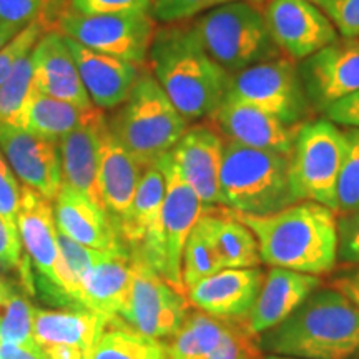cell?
Returning <instances> with one entry per match:
<instances>
[{"instance_id":"484cf974","label":"cell","mask_w":359,"mask_h":359,"mask_svg":"<svg viewBox=\"0 0 359 359\" xmlns=\"http://www.w3.org/2000/svg\"><path fill=\"white\" fill-rule=\"evenodd\" d=\"M165 200V178L158 165L145 168L128 213L116 223L128 250L145 253L155 245Z\"/></svg>"},{"instance_id":"f1b7e54d","label":"cell","mask_w":359,"mask_h":359,"mask_svg":"<svg viewBox=\"0 0 359 359\" xmlns=\"http://www.w3.org/2000/svg\"><path fill=\"white\" fill-rule=\"evenodd\" d=\"M198 223L213 245L223 269L258 268L263 264L253 231L226 208L223 212H212L206 208Z\"/></svg>"},{"instance_id":"816d5d0a","label":"cell","mask_w":359,"mask_h":359,"mask_svg":"<svg viewBox=\"0 0 359 359\" xmlns=\"http://www.w3.org/2000/svg\"><path fill=\"white\" fill-rule=\"evenodd\" d=\"M263 359H302V358H293V356H281V354H268Z\"/></svg>"},{"instance_id":"74e56055","label":"cell","mask_w":359,"mask_h":359,"mask_svg":"<svg viewBox=\"0 0 359 359\" xmlns=\"http://www.w3.org/2000/svg\"><path fill=\"white\" fill-rule=\"evenodd\" d=\"M223 4V0H154L150 13L155 22L180 24Z\"/></svg>"},{"instance_id":"9c48e42d","label":"cell","mask_w":359,"mask_h":359,"mask_svg":"<svg viewBox=\"0 0 359 359\" xmlns=\"http://www.w3.org/2000/svg\"><path fill=\"white\" fill-rule=\"evenodd\" d=\"M17 228L27 257L40 275L37 278L40 290L53 302L74 304L75 309H80L77 288L58 245V228L52 201L32 188L22 185Z\"/></svg>"},{"instance_id":"f546056e","label":"cell","mask_w":359,"mask_h":359,"mask_svg":"<svg viewBox=\"0 0 359 359\" xmlns=\"http://www.w3.org/2000/svg\"><path fill=\"white\" fill-rule=\"evenodd\" d=\"M92 359H170V354L161 339L138 333L122 318H111L93 346Z\"/></svg>"},{"instance_id":"5b68a950","label":"cell","mask_w":359,"mask_h":359,"mask_svg":"<svg viewBox=\"0 0 359 359\" xmlns=\"http://www.w3.org/2000/svg\"><path fill=\"white\" fill-rule=\"evenodd\" d=\"M187 128L188 122L150 72H142L128 98L109 122L110 133L143 168L156 165L170 154Z\"/></svg>"},{"instance_id":"8d00e7d4","label":"cell","mask_w":359,"mask_h":359,"mask_svg":"<svg viewBox=\"0 0 359 359\" xmlns=\"http://www.w3.org/2000/svg\"><path fill=\"white\" fill-rule=\"evenodd\" d=\"M47 32L42 20H35L22 29L19 34L0 50V85H2L15 69L22 58L29 55L34 50L39 39Z\"/></svg>"},{"instance_id":"cb8c5ba5","label":"cell","mask_w":359,"mask_h":359,"mask_svg":"<svg viewBox=\"0 0 359 359\" xmlns=\"http://www.w3.org/2000/svg\"><path fill=\"white\" fill-rule=\"evenodd\" d=\"M132 283L130 251L114 253L85 273L79 286V306L111 320L120 318Z\"/></svg>"},{"instance_id":"ab89813d","label":"cell","mask_w":359,"mask_h":359,"mask_svg":"<svg viewBox=\"0 0 359 359\" xmlns=\"http://www.w3.org/2000/svg\"><path fill=\"white\" fill-rule=\"evenodd\" d=\"M43 0H0V24L22 30L42 19Z\"/></svg>"},{"instance_id":"3957f363","label":"cell","mask_w":359,"mask_h":359,"mask_svg":"<svg viewBox=\"0 0 359 359\" xmlns=\"http://www.w3.org/2000/svg\"><path fill=\"white\" fill-rule=\"evenodd\" d=\"M268 354L302 359H358L359 308L333 288H320L285 321L258 338Z\"/></svg>"},{"instance_id":"6da1fadb","label":"cell","mask_w":359,"mask_h":359,"mask_svg":"<svg viewBox=\"0 0 359 359\" xmlns=\"http://www.w3.org/2000/svg\"><path fill=\"white\" fill-rule=\"evenodd\" d=\"M233 215L253 231L268 266L323 276L338 263L339 217L325 205L303 200L276 213Z\"/></svg>"},{"instance_id":"8fae6325","label":"cell","mask_w":359,"mask_h":359,"mask_svg":"<svg viewBox=\"0 0 359 359\" xmlns=\"http://www.w3.org/2000/svg\"><path fill=\"white\" fill-rule=\"evenodd\" d=\"M52 30L90 50L143 67L148 60L156 24L150 12L85 15L69 8L58 17Z\"/></svg>"},{"instance_id":"60d3db41","label":"cell","mask_w":359,"mask_h":359,"mask_svg":"<svg viewBox=\"0 0 359 359\" xmlns=\"http://www.w3.org/2000/svg\"><path fill=\"white\" fill-rule=\"evenodd\" d=\"M154 0H70V11L85 15L97 13L150 12Z\"/></svg>"},{"instance_id":"e575fe53","label":"cell","mask_w":359,"mask_h":359,"mask_svg":"<svg viewBox=\"0 0 359 359\" xmlns=\"http://www.w3.org/2000/svg\"><path fill=\"white\" fill-rule=\"evenodd\" d=\"M348 154L338 182V217L359 210V130L348 128Z\"/></svg>"},{"instance_id":"d6a6232c","label":"cell","mask_w":359,"mask_h":359,"mask_svg":"<svg viewBox=\"0 0 359 359\" xmlns=\"http://www.w3.org/2000/svg\"><path fill=\"white\" fill-rule=\"evenodd\" d=\"M223 266L215 253L213 245L210 243L208 236L200 223L195 224L190 236H188L185 250H183L182 263V280L183 286L188 291L196 283L205 278L222 271Z\"/></svg>"},{"instance_id":"44dd1931","label":"cell","mask_w":359,"mask_h":359,"mask_svg":"<svg viewBox=\"0 0 359 359\" xmlns=\"http://www.w3.org/2000/svg\"><path fill=\"white\" fill-rule=\"evenodd\" d=\"M320 288L321 276L285 268H269L268 273H264L257 302L243 325L251 334L259 338L291 316Z\"/></svg>"},{"instance_id":"4dcf8cb0","label":"cell","mask_w":359,"mask_h":359,"mask_svg":"<svg viewBox=\"0 0 359 359\" xmlns=\"http://www.w3.org/2000/svg\"><path fill=\"white\" fill-rule=\"evenodd\" d=\"M226 321L201 311L187 314L167 344L170 359H210L224 333Z\"/></svg>"},{"instance_id":"277c9868","label":"cell","mask_w":359,"mask_h":359,"mask_svg":"<svg viewBox=\"0 0 359 359\" xmlns=\"http://www.w3.org/2000/svg\"><path fill=\"white\" fill-rule=\"evenodd\" d=\"M296 203L290 155L224 140L219 205L240 215H269Z\"/></svg>"},{"instance_id":"c3c4849f","label":"cell","mask_w":359,"mask_h":359,"mask_svg":"<svg viewBox=\"0 0 359 359\" xmlns=\"http://www.w3.org/2000/svg\"><path fill=\"white\" fill-rule=\"evenodd\" d=\"M43 349L48 359H85V356H88L80 348L69 346V344H55V346H47Z\"/></svg>"},{"instance_id":"83f0119b","label":"cell","mask_w":359,"mask_h":359,"mask_svg":"<svg viewBox=\"0 0 359 359\" xmlns=\"http://www.w3.org/2000/svg\"><path fill=\"white\" fill-rule=\"evenodd\" d=\"M92 109H80L74 103L43 95L30 85L29 95L12 125L42 140L58 143L83 122Z\"/></svg>"},{"instance_id":"d4e9b609","label":"cell","mask_w":359,"mask_h":359,"mask_svg":"<svg viewBox=\"0 0 359 359\" xmlns=\"http://www.w3.org/2000/svg\"><path fill=\"white\" fill-rule=\"evenodd\" d=\"M143 172L145 168L107 130L100 148L98 193L103 208L116 223L128 213Z\"/></svg>"},{"instance_id":"b9f144b4","label":"cell","mask_w":359,"mask_h":359,"mask_svg":"<svg viewBox=\"0 0 359 359\" xmlns=\"http://www.w3.org/2000/svg\"><path fill=\"white\" fill-rule=\"evenodd\" d=\"M339 37H359V0H333L323 8Z\"/></svg>"},{"instance_id":"d590c367","label":"cell","mask_w":359,"mask_h":359,"mask_svg":"<svg viewBox=\"0 0 359 359\" xmlns=\"http://www.w3.org/2000/svg\"><path fill=\"white\" fill-rule=\"evenodd\" d=\"M58 245H60L62 257H64L67 269H69L72 280L75 283V288H77V304H79L80 280H82L85 273H87L92 266H95L97 263H100L102 259L110 257V255L123 253V251H98V250L88 248V246H83L77 243V241L70 240L69 236H65L64 233L60 231H58Z\"/></svg>"},{"instance_id":"836d02e7","label":"cell","mask_w":359,"mask_h":359,"mask_svg":"<svg viewBox=\"0 0 359 359\" xmlns=\"http://www.w3.org/2000/svg\"><path fill=\"white\" fill-rule=\"evenodd\" d=\"M32 85V60L30 53L22 58L8 79L0 85V125H12L24 105Z\"/></svg>"},{"instance_id":"603a6c76","label":"cell","mask_w":359,"mask_h":359,"mask_svg":"<svg viewBox=\"0 0 359 359\" xmlns=\"http://www.w3.org/2000/svg\"><path fill=\"white\" fill-rule=\"evenodd\" d=\"M65 39L93 107L114 110L122 105L140 79L142 67L93 52L75 40Z\"/></svg>"},{"instance_id":"ee69618b","label":"cell","mask_w":359,"mask_h":359,"mask_svg":"<svg viewBox=\"0 0 359 359\" xmlns=\"http://www.w3.org/2000/svg\"><path fill=\"white\" fill-rule=\"evenodd\" d=\"M321 115L323 118L330 120L338 127L341 125V127L359 130V90L327 107Z\"/></svg>"},{"instance_id":"8992f818","label":"cell","mask_w":359,"mask_h":359,"mask_svg":"<svg viewBox=\"0 0 359 359\" xmlns=\"http://www.w3.org/2000/svg\"><path fill=\"white\" fill-rule=\"evenodd\" d=\"M258 4L230 0L201 13L191 24L205 50L230 75L281 55Z\"/></svg>"},{"instance_id":"7dc6e473","label":"cell","mask_w":359,"mask_h":359,"mask_svg":"<svg viewBox=\"0 0 359 359\" xmlns=\"http://www.w3.org/2000/svg\"><path fill=\"white\" fill-rule=\"evenodd\" d=\"M70 8V0H43V11H42V24L45 29L52 30L58 17Z\"/></svg>"},{"instance_id":"681fc988","label":"cell","mask_w":359,"mask_h":359,"mask_svg":"<svg viewBox=\"0 0 359 359\" xmlns=\"http://www.w3.org/2000/svg\"><path fill=\"white\" fill-rule=\"evenodd\" d=\"M20 30L13 29L11 25H6V24H0V50H2L6 45L11 42V40L15 37L17 34H19Z\"/></svg>"},{"instance_id":"30bf717a","label":"cell","mask_w":359,"mask_h":359,"mask_svg":"<svg viewBox=\"0 0 359 359\" xmlns=\"http://www.w3.org/2000/svg\"><path fill=\"white\" fill-rule=\"evenodd\" d=\"M226 98L268 111L290 127L309 122L314 111L304 92L298 62L283 53L231 75Z\"/></svg>"},{"instance_id":"bcb514c9","label":"cell","mask_w":359,"mask_h":359,"mask_svg":"<svg viewBox=\"0 0 359 359\" xmlns=\"http://www.w3.org/2000/svg\"><path fill=\"white\" fill-rule=\"evenodd\" d=\"M331 288L344 294L349 302H353L359 308V266L351 271L343 273L331 281Z\"/></svg>"},{"instance_id":"11a10c76","label":"cell","mask_w":359,"mask_h":359,"mask_svg":"<svg viewBox=\"0 0 359 359\" xmlns=\"http://www.w3.org/2000/svg\"><path fill=\"white\" fill-rule=\"evenodd\" d=\"M358 359H359V358H358Z\"/></svg>"},{"instance_id":"7bdbcfd3","label":"cell","mask_w":359,"mask_h":359,"mask_svg":"<svg viewBox=\"0 0 359 359\" xmlns=\"http://www.w3.org/2000/svg\"><path fill=\"white\" fill-rule=\"evenodd\" d=\"M339 259L359 264V210L339 217Z\"/></svg>"},{"instance_id":"7a4b0ae2","label":"cell","mask_w":359,"mask_h":359,"mask_svg":"<svg viewBox=\"0 0 359 359\" xmlns=\"http://www.w3.org/2000/svg\"><path fill=\"white\" fill-rule=\"evenodd\" d=\"M147 62L188 123L212 118L226 98L231 75L210 57L191 25L180 22L156 29Z\"/></svg>"},{"instance_id":"d6986e66","label":"cell","mask_w":359,"mask_h":359,"mask_svg":"<svg viewBox=\"0 0 359 359\" xmlns=\"http://www.w3.org/2000/svg\"><path fill=\"white\" fill-rule=\"evenodd\" d=\"M215 127L226 142L290 155L299 127H290L278 116L246 103L228 100L212 116Z\"/></svg>"},{"instance_id":"52a82bcc","label":"cell","mask_w":359,"mask_h":359,"mask_svg":"<svg viewBox=\"0 0 359 359\" xmlns=\"http://www.w3.org/2000/svg\"><path fill=\"white\" fill-rule=\"evenodd\" d=\"M346 154V130L326 118L299 125L290 154V183L296 201H316L338 213V182Z\"/></svg>"},{"instance_id":"1f68e13d","label":"cell","mask_w":359,"mask_h":359,"mask_svg":"<svg viewBox=\"0 0 359 359\" xmlns=\"http://www.w3.org/2000/svg\"><path fill=\"white\" fill-rule=\"evenodd\" d=\"M35 306L11 281L0 278V343L32 344Z\"/></svg>"},{"instance_id":"5bb4252c","label":"cell","mask_w":359,"mask_h":359,"mask_svg":"<svg viewBox=\"0 0 359 359\" xmlns=\"http://www.w3.org/2000/svg\"><path fill=\"white\" fill-rule=\"evenodd\" d=\"M313 110L327 107L359 90V37H339L298 65Z\"/></svg>"},{"instance_id":"e0dca14e","label":"cell","mask_w":359,"mask_h":359,"mask_svg":"<svg viewBox=\"0 0 359 359\" xmlns=\"http://www.w3.org/2000/svg\"><path fill=\"white\" fill-rule=\"evenodd\" d=\"M264 280L262 268H224L205 278L188 293L198 311L223 321L245 323Z\"/></svg>"},{"instance_id":"9a60e30c","label":"cell","mask_w":359,"mask_h":359,"mask_svg":"<svg viewBox=\"0 0 359 359\" xmlns=\"http://www.w3.org/2000/svg\"><path fill=\"white\" fill-rule=\"evenodd\" d=\"M2 151L22 185L53 201L64 185L58 145L42 140L13 125H0Z\"/></svg>"},{"instance_id":"db71d44e","label":"cell","mask_w":359,"mask_h":359,"mask_svg":"<svg viewBox=\"0 0 359 359\" xmlns=\"http://www.w3.org/2000/svg\"><path fill=\"white\" fill-rule=\"evenodd\" d=\"M85 359H92V354H88V356H85Z\"/></svg>"},{"instance_id":"4fadbf2b","label":"cell","mask_w":359,"mask_h":359,"mask_svg":"<svg viewBox=\"0 0 359 359\" xmlns=\"http://www.w3.org/2000/svg\"><path fill=\"white\" fill-rule=\"evenodd\" d=\"M263 12L276 47L294 62L311 57L339 39L326 13L306 0H268Z\"/></svg>"},{"instance_id":"f35d334b","label":"cell","mask_w":359,"mask_h":359,"mask_svg":"<svg viewBox=\"0 0 359 359\" xmlns=\"http://www.w3.org/2000/svg\"><path fill=\"white\" fill-rule=\"evenodd\" d=\"M22 187L15 173L0 151V217L6 218L12 226H17V213L20 205Z\"/></svg>"},{"instance_id":"ffe728a7","label":"cell","mask_w":359,"mask_h":359,"mask_svg":"<svg viewBox=\"0 0 359 359\" xmlns=\"http://www.w3.org/2000/svg\"><path fill=\"white\" fill-rule=\"evenodd\" d=\"M30 60L32 88L57 100L74 103L80 109H92L93 103L80 79L65 35L47 30L30 52Z\"/></svg>"},{"instance_id":"7402d4cb","label":"cell","mask_w":359,"mask_h":359,"mask_svg":"<svg viewBox=\"0 0 359 359\" xmlns=\"http://www.w3.org/2000/svg\"><path fill=\"white\" fill-rule=\"evenodd\" d=\"M58 231L70 240L98 251H128L115 218L70 187L62 185L53 200Z\"/></svg>"},{"instance_id":"f907efd6","label":"cell","mask_w":359,"mask_h":359,"mask_svg":"<svg viewBox=\"0 0 359 359\" xmlns=\"http://www.w3.org/2000/svg\"><path fill=\"white\" fill-rule=\"evenodd\" d=\"M306 2L313 4V6H316V7H320L321 11H323V8H325L326 6H330V4L333 2V0H306Z\"/></svg>"},{"instance_id":"ba28073f","label":"cell","mask_w":359,"mask_h":359,"mask_svg":"<svg viewBox=\"0 0 359 359\" xmlns=\"http://www.w3.org/2000/svg\"><path fill=\"white\" fill-rule=\"evenodd\" d=\"M165 178V200L161 208L160 230L155 245L142 255L175 290L185 294L182 280L183 250L187 240L206 206L201 203L195 190L182 178L172 156L167 154L156 161ZM137 251V250H133Z\"/></svg>"},{"instance_id":"7c38bea8","label":"cell","mask_w":359,"mask_h":359,"mask_svg":"<svg viewBox=\"0 0 359 359\" xmlns=\"http://www.w3.org/2000/svg\"><path fill=\"white\" fill-rule=\"evenodd\" d=\"M132 283L120 318L138 333L167 339L188 314V299L160 275L138 251L130 250Z\"/></svg>"},{"instance_id":"f6af8a7d","label":"cell","mask_w":359,"mask_h":359,"mask_svg":"<svg viewBox=\"0 0 359 359\" xmlns=\"http://www.w3.org/2000/svg\"><path fill=\"white\" fill-rule=\"evenodd\" d=\"M0 359H48V356L37 343H0Z\"/></svg>"},{"instance_id":"2e32d148","label":"cell","mask_w":359,"mask_h":359,"mask_svg":"<svg viewBox=\"0 0 359 359\" xmlns=\"http://www.w3.org/2000/svg\"><path fill=\"white\" fill-rule=\"evenodd\" d=\"M224 138L215 125L195 123L187 128L170 151L175 167L195 190L206 208L219 205V173Z\"/></svg>"},{"instance_id":"f5cc1de1","label":"cell","mask_w":359,"mask_h":359,"mask_svg":"<svg viewBox=\"0 0 359 359\" xmlns=\"http://www.w3.org/2000/svg\"><path fill=\"white\" fill-rule=\"evenodd\" d=\"M224 2H230V0H223V4ZM251 2H262V0H251Z\"/></svg>"},{"instance_id":"4316f807","label":"cell","mask_w":359,"mask_h":359,"mask_svg":"<svg viewBox=\"0 0 359 359\" xmlns=\"http://www.w3.org/2000/svg\"><path fill=\"white\" fill-rule=\"evenodd\" d=\"M107 321V318L87 309L50 311L35 308L34 339L42 348L69 344L80 348L85 354H92Z\"/></svg>"},{"instance_id":"ac0fdd59","label":"cell","mask_w":359,"mask_h":359,"mask_svg":"<svg viewBox=\"0 0 359 359\" xmlns=\"http://www.w3.org/2000/svg\"><path fill=\"white\" fill-rule=\"evenodd\" d=\"M107 130L109 120L103 115V110L93 107L83 122L57 143L64 185L100 205L102 208L103 205L98 193V167L102 140Z\"/></svg>"}]
</instances>
